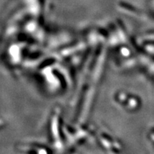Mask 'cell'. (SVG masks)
<instances>
[{"instance_id": "cell-1", "label": "cell", "mask_w": 154, "mask_h": 154, "mask_svg": "<svg viewBox=\"0 0 154 154\" xmlns=\"http://www.w3.org/2000/svg\"><path fill=\"white\" fill-rule=\"evenodd\" d=\"M113 101L117 106L128 112L136 111L139 108L140 101L137 96L125 90H119L113 95Z\"/></svg>"}]
</instances>
